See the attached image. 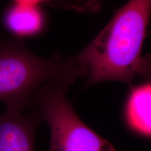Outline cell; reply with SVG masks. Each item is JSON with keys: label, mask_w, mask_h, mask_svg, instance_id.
<instances>
[{"label": "cell", "mask_w": 151, "mask_h": 151, "mask_svg": "<svg viewBox=\"0 0 151 151\" xmlns=\"http://www.w3.org/2000/svg\"><path fill=\"white\" fill-rule=\"evenodd\" d=\"M151 14V0H129L76 56L86 87L104 81L130 85L138 74Z\"/></svg>", "instance_id": "obj_1"}, {"label": "cell", "mask_w": 151, "mask_h": 151, "mask_svg": "<svg viewBox=\"0 0 151 151\" xmlns=\"http://www.w3.org/2000/svg\"><path fill=\"white\" fill-rule=\"evenodd\" d=\"M76 58L54 55L40 57L16 39H0V101L6 110L31 109L36 94L43 86L57 83L69 86L83 76Z\"/></svg>", "instance_id": "obj_2"}, {"label": "cell", "mask_w": 151, "mask_h": 151, "mask_svg": "<svg viewBox=\"0 0 151 151\" xmlns=\"http://www.w3.org/2000/svg\"><path fill=\"white\" fill-rule=\"evenodd\" d=\"M68 88L48 83L40 88L33 101L32 106L49 127L50 151H118L81 120L66 98Z\"/></svg>", "instance_id": "obj_3"}, {"label": "cell", "mask_w": 151, "mask_h": 151, "mask_svg": "<svg viewBox=\"0 0 151 151\" xmlns=\"http://www.w3.org/2000/svg\"><path fill=\"white\" fill-rule=\"evenodd\" d=\"M41 120L34 106L0 113V151H35L36 130Z\"/></svg>", "instance_id": "obj_4"}, {"label": "cell", "mask_w": 151, "mask_h": 151, "mask_svg": "<svg viewBox=\"0 0 151 151\" xmlns=\"http://www.w3.org/2000/svg\"><path fill=\"white\" fill-rule=\"evenodd\" d=\"M1 22L13 39L20 40L41 35L47 27L48 18L40 6L14 2L4 9Z\"/></svg>", "instance_id": "obj_5"}, {"label": "cell", "mask_w": 151, "mask_h": 151, "mask_svg": "<svg viewBox=\"0 0 151 151\" xmlns=\"http://www.w3.org/2000/svg\"><path fill=\"white\" fill-rule=\"evenodd\" d=\"M124 115L130 129L138 134L151 137V82L131 88Z\"/></svg>", "instance_id": "obj_6"}, {"label": "cell", "mask_w": 151, "mask_h": 151, "mask_svg": "<svg viewBox=\"0 0 151 151\" xmlns=\"http://www.w3.org/2000/svg\"><path fill=\"white\" fill-rule=\"evenodd\" d=\"M51 5L79 12H94L101 7V0H51Z\"/></svg>", "instance_id": "obj_7"}, {"label": "cell", "mask_w": 151, "mask_h": 151, "mask_svg": "<svg viewBox=\"0 0 151 151\" xmlns=\"http://www.w3.org/2000/svg\"><path fill=\"white\" fill-rule=\"evenodd\" d=\"M138 74L144 77L151 82V58L146 57L142 58L139 65Z\"/></svg>", "instance_id": "obj_8"}, {"label": "cell", "mask_w": 151, "mask_h": 151, "mask_svg": "<svg viewBox=\"0 0 151 151\" xmlns=\"http://www.w3.org/2000/svg\"><path fill=\"white\" fill-rule=\"evenodd\" d=\"M15 3L21 4L32 5V6H40L41 4L48 2L51 0H14Z\"/></svg>", "instance_id": "obj_9"}]
</instances>
